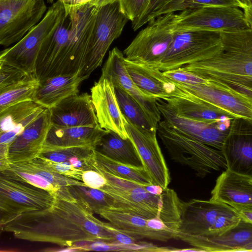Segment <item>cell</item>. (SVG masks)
<instances>
[{"label": "cell", "mask_w": 252, "mask_h": 252, "mask_svg": "<svg viewBox=\"0 0 252 252\" xmlns=\"http://www.w3.org/2000/svg\"><path fill=\"white\" fill-rule=\"evenodd\" d=\"M0 228L17 239L63 247L83 242L114 241L104 222L95 218L93 212L76 199L57 196L50 207L13 216Z\"/></svg>", "instance_id": "1"}, {"label": "cell", "mask_w": 252, "mask_h": 252, "mask_svg": "<svg viewBox=\"0 0 252 252\" xmlns=\"http://www.w3.org/2000/svg\"><path fill=\"white\" fill-rule=\"evenodd\" d=\"M220 34L221 51L180 68L252 102V30Z\"/></svg>", "instance_id": "2"}, {"label": "cell", "mask_w": 252, "mask_h": 252, "mask_svg": "<svg viewBox=\"0 0 252 252\" xmlns=\"http://www.w3.org/2000/svg\"><path fill=\"white\" fill-rule=\"evenodd\" d=\"M64 5L70 23L69 36L45 79L82 72L90 47L97 8L88 2L77 6Z\"/></svg>", "instance_id": "3"}, {"label": "cell", "mask_w": 252, "mask_h": 252, "mask_svg": "<svg viewBox=\"0 0 252 252\" xmlns=\"http://www.w3.org/2000/svg\"><path fill=\"white\" fill-rule=\"evenodd\" d=\"M157 133L171 159L189 167L198 177L227 169L221 150L181 132L165 120L159 123Z\"/></svg>", "instance_id": "4"}, {"label": "cell", "mask_w": 252, "mask_h": 252, "mask_svg": "<svg viewBox=\"0 0 252 252\" xmlns=\"http://www.w3.org/2000/svg\"><path fill=\"white\" fill-rule=\"evenodd\" d=\"M67 16L63 1L57 0L49 7L41 21L19 41L1 51L0 63L13 65L28 74H34L43 44L53 36Z\"/></svg>", "instance_id": "5"}, {"label": "cell", "mask_w": 252, "mask_h": 252, "mask_svg": "<svg viewBox=\"0 0 252 252\" xmlns=\"http://www.w3.org/2000/svg\"><path fill=\"white\" fill-rule=\"evenodd\" d=\"M93 167L107 180L106 184L99 190L113 197L114 206L111 209L136 215L146 219L156 216L160 218L161 211L170 197L168 188L160 195H154L146 190L144 185L110 174L97 167L94 162Z\"/></svg>", "instance_id": "6"}, {"label": "cell", "mask_w": 252, "mask_h": 252, "mask_svg": "<svg viewBox=\"0 0 252 252\" xmlns=\"http://www.w3.org/2000/svg\"><path fill=\"white\" fill-rule=\"evenodd\" d=\"M223 49L220 32L203 30L176 31L165 55L153 67L164 71L210 58Z\"/></svg>", "instance_id": "7"}, {"label": "cell", "mask_w": 252, "mask_h": 252, "mask_svg": "<svg viewBox=\"0 0 252 252\" xmlns=\"http://www.w3.org/2000/svg\"><path fill=\"white\" fill-rule=\"evenodd\" d=\"M174 13L150 21L124 50L125 59L151 66L159 63L168 51L176 32L172 22Z\"/></svg>", "instance_id": "8"}, {"label": "cell", "mask_w": 252, "mask_h": 252, "mask_svg": "<svg viewBox=\"0 0 252 252\" xmlns=\"http://www.w3.org/2000/svg\"><path fill=\"white\" fill-rule=\"evenodd\" d=\"M239 7H213L186 9L174 13L175 31L203 30L219 32L251 29Z\"/></svg>", "instance_id": "9"}, {"label": "cell", "mask_w": 252, "mask_h": 252, "mask_svg": "<svg viewBox=\"0 0 252 252\" xmlns=\"http://www.w3.org/2000/svg\"><path fill=\"white\" fill-rule=\"evenodd\" d=\"M47 10L45 0H0V44L8 47L19 41Z\"/></svg>", "instance_id": "10"}, {"label": "cell", "mask_w": 252, "mask_h": 252, "mask_svg": "<svg viewBox=\"0 0 252 252\" xmlns=\"http://www.w3.org/2000/svg\"><path fill=\"white\" fill-rule=\"evenodd\" d=\"M56 196L28 183L0 175V225L11 217L30 211L46 209Z\"/></svg>", "instance_id": "11"}, {"label": "cell", "mask_w": 252, "mask_h": 252, "mask_svg": "<svg viewBox=\"0 0 252 252\" xmlns=\"http://www.w3.org/2000/svg\"><path fill=\"white\" fill-rule=\"evenodd\" d=\"M128 21L120 9L119 0L97 8L93 33L83 75L88 78L103 62L112 42L122 34Z\"/></svg>", "instance_id": "12"}, {"label": "cell", "mask_w": 252, "mask_h": 252, "mask_svg": "<svg viewBox=\"0 0 252 252\" xmlns=\"http://www.w3.org/2000/svg\"><path fill=\"white\" fill-rule=\"evenodd\" d=\"M0 174L46 190L56 196L75 199L69 187L86 186L83 182L59 174L40 163L37 158L28 161L10 163Z\"/></svg>", "instance_id": "13"}, {"label": "cell", "mask_w": 252, "mask_h": 252, "mask_svg": "<svg viewBox=\"0 0 252 252\" xmlns=\"http://www.w3.org/2000/svg\"><path fill=\"white\" fill-rule=\"evenodd\" d=\"M126 128L152 184L160 185L163 189L168 188L171 181L170 173L157 140V132L143 131L127 120Z\"/></svg>", "instance_id": "14"}, {"label": "cell", "mask_w": 252, "mask_h": 252, "mask_svg": "<svg viewBox=\"0 0 252 252\" xmlns=\"http://www.w3.org/2000/svg\"><path fill=\"white\" fill-rule=\"evenodd\" d=\"M123 53L117 47L111 50L102 69L101 76L110 80L114 87L124 89L141 106L153 125L158 129L161 114L156 98L143 93L136 85L127 72Z\"/></svg>", "instance_id": "15"}, {"label": "cell", "mask_w": 252, "mask_h": 252, "mask_svg": "<svg viewBox=\"0 0 252 252\" xmlns=\"http://www.w3.org/2000/svg\"><path fill=\"white\" fill-rule=\"evenodd\" d=\"M173 82V81H172ZM184 91L235 119L252 122V102L236 95L209 81L191 85L173 82Z\"/></svg>", "instance_id": "16"}, {"label": "cell", "mask_w": 252, "mask_h": 252, "mask_svg": "<svg viewBox=\"0 0 252 252\" xmlns=\"http://www.w3.org/2000/svg\"><path fill=\"white\" fill-rule=\"evenodd\" d=\"M92 101L100 126L114 131L124 139L129 138L126 119L122 113L112 82L101 75L91 89Z\"/></svg>", "instance_id": "17"}, {"label": "cell", "mask_w": 252, "mask_h": 252, "mask_svg": "<svg viewBox=\"0 0 252 252\" xmlns=\"http://www.w3.org/2000/svg\"><path fill=\"white\" fill-rule=\"evenodd\" d=\"M232 208L218 202L192 199L184 202L180 232L195 236L213 235L220 217Z\"/></svg>", "instance_id": "18"}, {"label": "cell", "mask_w": 252, "mask_h": 252, "mask_svg": "<svg viewBox=\"0 0 252 252\" xmlns=\"http://www.w3.org/2000/svg\"><path fill=\"white\" fill-rule=\"evenodd\" d=\"M52 126L51 110L45 108L10 145V163L28 161L38 158L42 152Z\"/></svg>", "instance_id": "19"}, {"label": "cell", "mask_w": 252, "mask_h": 252, "mask_svg": "<svg viewBox=\"0 0 252 252\" xmlns=\"http://www.w3.org/2000/svg\"><path fill=\"white\" fill-rule=\"evenodd\" d=\"M176 235L177 239L204 252H239L244 246L252 242V223L241 218L237 225L219 234L195 236L178 231Z\"/></svg>", "instance_id": "20"}, {"label": "cell", "mask_w": 252, "mask_h": 252, "mask_svg": "<svg viewBox=\"0 0 252 252\" xmlns=\"http://www.w3.org/2000/svg\"><path fill=\"white\" fill-rule=\"evenodd\" d=\"M157 106L165 121L177 130L204 144L222 150L229 130L223 131L218 122H205L180 116L161 99H157Z\"/></svg>", "instance_id": "21"}, {"label": "cell", "mask_w": 252, "mask_h": 252, "mask_svg": "<svg viewBox=\"0 0 252 252\" xmlns=\"http://www.w3.org/2000/svg\"><path fill=\"white\" fill-rule=\"evenodd\" d=\"M50 110L52 125L56 126H100L91 95L87 93L67 97Z\"/></svg>", "instance_id": "22"}, {"label": "cell", "mask_w": 252, "mask_h": 252, "mask_svg": "<svg viewBox=\"0 0 252 252\" xmlns=\"http://www.w3.org/2000/svg\"><path fill=\"white\" fill-rule=\"evenodd\" d=\"M221 151L227 169L252 177V127L240 128L234 119Z\"/></svg>", "instance_id": "23"}, {"label": "cell", "mask_w": 252, "mask_h": 252, "mask_svg": "<svg viewBox=\"0 0 252 252\" xmlns=\"http://www.w3.org/2000/svg\"><path fill=\"white\" fill-rule=\"evenodd\" d=\"M209 200L230 206L252 205V177L225 169L217 179Z\"/></svg>", "instance_id": "24"}, {"label": "cell", "mask_w": 252, "mask_h": 252, "mask_svg": "<svg viewBox=\"0 0 252 252\" xmlns=\"http://www.w3.org/2000/svg\"><path fill=\"white\" fill-rule=\"evenodd\" d=\"M109 130L97 127H59L52 125L43 151L59 148L83 147L95 149Z\"/></svg>", "instance_id": "25"}, {"label": "cell", "mask_w": 252, "mask_h": 252, "mask_svg": "<svg viewBox=\"0 0 252 252\" xmlns=\"http://www.w3.org/2000/svg\"><path fill=\"white\" fill-rule=\"evenodd\" d=\"M125 64L128 73L136 85L150 97L163 100L173 96L177 90L173 82L158 69L126 59Z\"/></svg>", "instance_id": "26"}, {"label": "cell", "mask_w": 252, "mask_h": 252, "mask_svg": "<svg viewBox=\"0 0 252 252\" xmlns=\"http://www.w3.org/2000/svg\"><path fill=\"white\" fill-rule=\"evenodd\" d=\"M87 78L81 72L47 78L40 81L33 101L45 108L51 109L65 98L78 94L79 87Z\"/></svg>", "instance_id": "27"}, {"label": "cell", "mask_w": 252, "mask_h": 252, "mask_svg": "<svg viewBox=\"0 0 252 252\" xmlns=\"http://www.w3.org/2000/svg\"><path fill=\"white\" fill-rule=\"evenodd\" d=\"M96 214L107 220L115 228L138 240L147 238L166 242L174 239L173 232L152 229L147 226V219L136 215L112 209L100 210Z\"/></svg>", "instance_id": "28"}, {"label": "cell", "mask_w": 252, "mask_h": 252, "mask_svg": "<svg viewBox=\"0 0 252 252\" xmlns=\"http://www.w3.org/2000/svg\"><path fill=\"white\" fill-rule=\"evenodd\" d=\"M163 100L176 114L190 119L218 122L225 116H229L178 88L173 96Z\"/></svg>", "instance_id": "29"}, {"label": "cell", "mask_w": 252, "mask_h": 252, "mask_svg": "<svg viewBox=\"0 0 252 252\" xmlns=\"http://www.w3.org/2000/svg\"><path fill=\"white\" fill-rule=\"evenodd\" d=\"M95 150L119 162L133 166H143L138 153L129 137L124 139L114 131L109 130L103 136Z\"/></svg>", "instance_id": "30"}, {"label": "cell", "mask_w": 252, "mask_h": 252, "mask_svg": "<svg viewBox=\"0 0 252 252\" xmlns=\"http://www.w3.org/2000/svg\"><path fill=\"white\" fill-rule=\"evenodd\" d=\"M45 109L32 100L8 107L0 112V132L12 130L19 126H27Z\"/></svg>", "instance_id": "31"}, {"label": "cell", "mask_w": 252, "mask_h": 252, "mask_svg": "<svg viewBox=\"0 0 252 252\" xmlns=\"http://www.w3.org/2000/svg\"><path fill=\"white\" fill-rule=\"evenodd\" d=\"M95 149L89 147H76L43 151L39 157L72 166L85 171L94 170L93 163Z\"/></svg>", "instance_id": "32"}, {"label": "cell", "mask_w": 252, "mask_h": 252, "mask_svg": "<svg viewBox=\"0 0 252 252\" xmlns=\"http://www.w3.org/2000/svg\"><path fill=\"white\" fill-rule=\"evenodd\" d=\"M94 164L98 168L118 177L144 186L152 184L143 166H133L113 160L95 150Z\"/></svg>", "instance_id": "33"}, {"label": "cell", "mask_w": 252, "mask_h": 252, "mask_svg": "<svg viewBox=\"0 0 252 252\" xmlns=\"http://www.w3.org/2000/svg\"><path fill=\"white\" fill-rule=\"evenodd\" d=\"M40 84L34 74L22 80L0 90V112L19 102L32 100Z\"/></svg>", "instance_id": "34"}, {"label": "cell", "mask_w": 252, "mask_h": 252, "mask_svg": "<svg viewBox=\"0 0 252 252\" xmlns=\"http://www.w3.org/2000/svg\"><path fill=\"white\" fill-rule=\"evenodd\" d=\"M115 93L121 111L126 119L139 129L146 132H157L145 112L136 100L119 86Z\"/></svg>", "instance_id": "35"}, {"label": "cell", "mask_w": 252, "mask_h": 252, "mask_svg": "<svg viewBox=\"0 0 252 252\" xmlns=\"http://www.w3.org/2000/svg\"><path fill=\"white\" fill-rule=\"evenodd\" d=\"M72 196L86 209L94 213L114 206V199L109 194L87 186H72L69 187Z\"/></svg>", "instance_id": "36"}, {"label": "cell", "mask_w": 252, "mask_h": 252, "mask_svg": "<svg viewBox=\"0 0 252 252\" xmlns=\"http://www.w3.org/2000/svg\"><path fill=\"white\" fill-rule=\"evenodd\" d=\"M78 251L139 252H172L174 248L158 247L153 243L139 241L133 244H123L117 242L96 241L87 242L82 246H76Z\"/></svg>", "instance_id": "37"}, {"label": "cell", "mask_w": 252, "mask_h": 252, "mask_svg": "<svg viewBox=\"0 0 252 252\" xmlns=\"http://www.w3.org/2000/svg\"><path fill=\"white\" fill-rule=\"evenodd\" d=\"M226 6L240 7L235 0H172L154 13L151 20L167 13L188 9Z\"/></svg>", "instance_id": "38"}, {"label": "cell", "mask_w": 252, "mask_h": 252, "mask_svg": "<svg viewBox=\"0 0 252 252\" xmlns=\"http://www.w3.org/2000/svg\"><path fill=\"white\" fill-rule=\"evenodd\" d=\"M30 74L13 65L0 63V90L19 82Z\"/></svg>", "instance_id": "39"}, {"label": "cell", "mask_w": 252, "mask_h": 252, "mask_svg": "<svg viewBox=\"0 0 252 252\" xmlns=\"http://www.w3.org/2000/svg\"><path fill=\"white\" fill-rule=\"evenodd\" d=\"M121 12L132 22L146 10L150 0H118Z\"/></svg>", "instance_id": "40"}, {"label": "cell", "mask_w": 252, "mask_h": 252, "mask_svg": "<svg viewBox=\"0 0 252 252\" xmlns=\"http://www.w3.org/2000/svg\"><path fill=\"white\" fill-rule=\"evenodd\" d=\"M37 159L43 165L59 174L82 181V175L84 172L82 170L61 162L53 161L41 157L37 158Z\"/></svg>", "instance_id": "41"}, {"label": "cell", "mask_w": 252, "mask_h": 252, "mask_svg": "<svg viewBox=\"0 0 252 252\" xmlns=\"http://www.w3.org/2000/svg\"><path fill=\"white\" fill-rule=\"evenodd\" d=\"M163 75L173 82L191 84H205L209 81L180 68L162 71Z\"/></svg>", "instance_id": "42"}, {"label": "cell", "mask_w": 252, "mask_h": 252, "mask_svg": "<svg viewBox=\"0 0 252 252\" xmlns=\"http://www.w3.org/2000/svg\"><path fill=\"white\" fill-rule=\"evenodd\" d=\"M172 0H150L144 13L131 22L133 31H137L151 20L153 15Z\"/></svg>", "instance_id": "43"}, {"label": "cell", "mask_w": 252, "mask_h": 252, "mask_svg": "<svg viewBox=\"0 0 252 252\" xmlns=\"http://www.w3.org/2000/svg\"><path fill=\"white\" fill-rule=\"evenodd\" d=\"M82 182L87 187L100 189L106 184L107 180L99 172L94 170H90L84 172L82 177Z\"/></svg>", "instance_id": "44"}, {"label": "cell", "mask_w": 252, "mask_h": 252, "mask_svg": "<svg viewBox=\"0 0 252 252\" xmlns=\"http://www.w3.org/2000/svg\"><path fill=\"white\" fill-rule=\"evenodd\" d=\"M146 224L148 227L154 230L173 232L158 216L147 219Z\"/></svg>", "instance_id": "45"}, {"label": "cell", "mask_w": 252, "mask_h": 252, "mask_svg": "<svg viewBox=\"0 0 252 252\" xmlns=\"http://www.w3.org/2000/svg\"><path fill=\"white\" fill-rule=\"evenodd\" d=\"M231 206L242 219L252 223V205H233Z\"/></svg>", "instance_id": "46"}, {"label": "cell", "mask_w": 252, "mask_h": 252, "mask_svg": "<svg viewBox=\"0 0 252 252\" xmlns=\"http://www.w3.org/2000/svg\"><path fill=\"white\" fill-rule=\"evenodd\" d=\"M145 189L149 193L156 195H160L164 189L158 185L151 184L145 186Z\"/></svg>", "instance_id": "47"}, {"label": "cell", "mask_w": 252, "mask_h": 252, "mask_svg": "<svg viewBox=\"0 0 252 252\" xmlns=\"http://www.w3.org/2000/svg\"><path fill=\"white\" fill-rule=\"evenodd\" d=\"M118 0H91L88 3L96 8L113 3Z\"/></svg>", "instance_id": "48"}, {"label": "cell", "mask_w": 252, "mask_h": 252, "mask_svg": "<svg viewBox=\"0 0 252 252\" xmlns=\"http://www.w3.org/2000/svg\"><path fill=\"white\" fill-rule=\"evenodd\" d=\"M245 18L252 30V6L244 9Z\"/></svg>", "instance_id": "49"}, {"label": "cell", "mask_w": 252, "mask_h": 252, "mask_svg": "<svg viewBox=\"0 0 252 252\" xmlns=\"http://www.w3.org/2000/svg\"><path fill=\"white\" fill-rule=\"evenodd\" d=\"M91 0H67L66 3H64L69 6H77L89 2Z\"/></svg>", "instance_id": "50"}, {"label": "cell", "mask_w": 252, "mask_h": 252, "mask_svg": "<svg viewBox=\"0 0 252 252\" xmlns=\"http://www.w3.org/2000/svg\"><path fill=\"white\" fill-rule=\"evenodd\" d=\"M204 252L203 250L194 247L193 248H188V249H174L173 250V252Z\"/></svg>", "instance_id": "51"}, {"label": "cell", "mask_w": 252, "mask_h": 252, "mask_svg": "<svg viewBox=\"0 0 252 252\" xmlns=\"http://www.w3.org/2000/svg\"><path fill=\"white\" fill-rule=\"evenodd\" d=\"M237 1L241 8H245L252 6L251 0H235Z\"/></svg>", "instance_id": "52"}, {"label": "cell", "mask_w": 252, "mask_h": 252, "mask_svg": "<svg viewBox=\"0 0 252 252\" xmlns=\"http://www.w3.org/2000/svg\"><path fill=\"white\" fill-rule=\"evenodd\" d=\"M239 252H252V242L244 246Z\"/></svg>", "instance_id": "53"}, {"label": "cell", "mask_w": 252, "mask_h": 252, "mask_svg": "<svg viewBox=\"0 0 252 252\" xmlns=\"http://www.w3.org/2000/svg\"><path fill=\"white\" fill-rule=\"evenodd\" d=\"M48 1L51 4H53L54 3V0H48Z\"/></svg>", "instance_id": "54"}, {"label": "cell", "mask_w": 252, "mask_h": 252, "mask_svg": "<svg viewBox=\"0 0 252 252\" xmlns=\"http://www.w3.org/2000/svg\"><path fill=\"white\" fill-rule=\"evenodd\" d=\"M252 3V0H251Z\"/></svg>", "instance_id": "55"}]
</instances>
